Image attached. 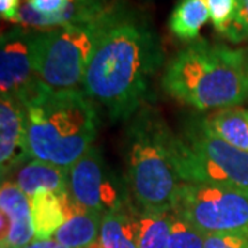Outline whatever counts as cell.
Segmentation results:
<instances>
[{
	"instance_id": "cell-1",
	"label": "cell",
	"mask_w": 248,
	"mask_h": 248,
	"mask_svg": "<svg viewBox=\"0 0 248 248\" xmlns=\"http://www.w3.org/2000/svg\"><path fill=\"white\" fill-rule=\"evenodd\" d=\"M163 61V47L149 21L119 0L101 18L81 90L113 122H128L145 105Z\"/></svg>"
},
{
	"instance_id": "cell-2",
	"label": "cell",
	"mask_w": 248,
	"mask_h": 248,
	"mask_svg": "<svg viewBox=\"0 0 248 248\" xmlns=\"http://www.w3.org/2000/svg\"><path fill=\"white\" fill-rule=\"evenodd\" d=\"M18 101L24 109L31 159L71 169L93 146L99 119L81 89L54 90L37 80Z\"/></svg>"
},
{
	"instance_id": "cell-3",
	"label": "cell",
	"mask_w": 248,
	"mask_h": 248,
	"mask_svg": "<svg viewBox=\"0 0 248 248\" xmlns=\"http://www.w3.org/2000/svg\"><path fill=\"white\" fill-rule=\"evenodd\" d=\"M161 86L169 95L197 110L239 107L248 101L246 50L197 39L170 60Z\"/></svg>"
},
{
	"instance_id": "cell-4",
	"label": "cell",
	"mask_w": 248,
	"mask_h": 248,
	"mask_svg": "<svg viewBox=\"0 0 248 248\" xmlns=\"http://www.w3.org/2000/svg\"><path fill=\"white\" fill-rule=\"evenodd\" d=\"M125 135L127 184L138 210L170 213L182 181L172 156V135L157 110L143 105Z\"/></svg>"
},
{
	"instance_id": "cell-5",
	"label": "cell",
	"mask_w": 248,
	"mask_h": 248,
	"mask_svg": "<svg viewBox=\"0 0 248 248\" xmlns=\"http://www.w3.org/2000/svg\"><path fill=\"white\" fill-rule=\"evenodd\" d=\"M172 156L182 184L237 187L248 192V152L223 141L203 119L172 135Z\"/></svg>"
},
{
	"instance_id": "cell-6",
	"label": "cell",
	"mask_w": 248,
	"mask_h": 248,
	"mask_svg": "<svg viewBox=\"0 0 248 248\" xmlns=\"http://www.w3.org/2000/svg\"><path fill=\"white\" fill-rule=\"evenodd\" d=\"M101 18L89 24L37 29L33 66L39 81L54 90L81 87L97 46Z\"/></svg>"
},
{
	"instance_id": "cell-7",
	"label": "cell",
	"mask_w": 248,
	"mask_h": 248,
	"mask_svg": "<svg viewBox=\"0 0 248 248\" xmlns=\"http://www.w3.org/2000/svg\"><path fill=\"white\" fill-rule=\"evenodd\" d=\"M172 213L205 236L248 231V192L231 186L182 184Z\"/></svg>"
},
{
	"instance_id": "cell-8",
	"label": "cell",
	"mask_w": 248,
	"mask_h": 248,
	"mask_svg": "<svg viewBox=\"0 0 248 248\" xmlns=\"http://www.w3.org/2000/svg\"><path fill=\"white\" fill-rule=\"evenodd\" d=\"M128 193L95 146H91L69 169V195L83 210L104 217L130 203Z\"/></svg>"
},
{
	"instance_id": "cell-9",
	"label": "cell",
	"mask_w": 248,
	"mask_h": 248,
	"mask_svg": "<svg viewBox=\"0 0 248 248\" xmlns=\"http://www.w3.org/2000/svg\"><path fill=\"white\" fill-rule=\"evenodd\" d=\"M37 29L18 27L0 39V93L19 99L36 81L33 42Z\"/></svg>"
},
{
	"instance_id": "cell-10",
	"label": "cell",
	"mask_w": 248,
	"mask_h": 248,
	"mask_svg": "<svg viewBox=\"0 0 248 248\" xmlns=\"http://www.w3.org/2000/svg\"><path fill=\"white\" fill-rule=\"evenodd\" d=\"M0 211L1 247L24 248L35 240L31 199L9 179L1 182Z\"/></svg>"
},
{
	"instance_id": "cell-11",
	"label": "cell",
	"mask_w": 248,
	"mask_h": 248,
	"mask_svg": "<svg viewBox=\"0 0 248 248\" xmlns=\"http://www.w3.org/2000/svg\"><path fill=\"white\" fill-rule=\"evenodd\" d=\"M31 159L27 143V127L21 102L9 95L0 99V167L1 178Z\"/></svg>"
},
{
	"instance_id": "cell-12",
	"label": "cell",
	"mask_w": 248,
	"mask_h": 248,
	"mask_svg": "<svg viewBox=\"0 0 248 248\" xmlns=\"http://www.w3.org/2000/svg\"><path fill=\"white\" fill-rule=\"evenodd\" d=\"M69 192L43 190L31 199L35 240H51L73 208Z\"/></svg>"
},
{
	"instance_id": "cell-13",
	"label": "cell",
	"mask_w": 248,
	"mask_h": 248,
	"mask_svg": "<svg viewBox=\"0 0 248 248\" xmlns=\"http://www.w3.org/2000/svg\"><path fill=\"white\" fill-rule=\"evenodd\" d=\"M13 182L29 199L43 190L69 192V169H62L42 160H32L16 171Z\"/></svg>"
},
{
	"instance_id": "cell-14",
	"label": "cell",
	"mask_w": 248,
	"mask_h": 248,
	"mask_svg": "<svg viewBox=\"0 0 248 248\" xmlns=\"http://www.w3.org/2000/svg\"><path fill=\"white\" fill-rule=\"evenodd\" d=\"M138 213L130 202L105 214L95 248H138Z\"/></svg>"
},
{
	"instance_id": "cell-15",
	"label": "cell",
	"mask_w": 248,
	"mask_h": 248,
	"mask_svg": "<svg viewBox=\"0 0 248 248\" xmlns=\"http://www.w3.org/2000/svg\"><path fill=\"white\" fill-rule=\"evenodd\" d=\"M102 215L73 205L68 219L53 236L54 241L68 248H95L99 239Z\"/></svg>"
},
{
	"instance_id": "cell-16",
	"label": "cell",
	"mask_w": 248,
	"mask_h": 248,
	"mask_svg": "<svg viewBox=\"0 0 248 248\" xmlns=\"http://www.w3.org/2000/svg\"><path fill=\"white\" fill-rule=\"evenodd\" d=\"M207 125L223 141L248 152V109L240 107L218 109L204 117Z\"/></svg>"
},
{
	"instance_id": "cell-17",
	"label": "cell",
	"mask_w": 248,
	"mask_h": 248,
	"mask_svg": "<svg viewBox=\"0 0 248 248\" xmlns=\"http://www.w3.org/2000/svg\"><path fill=\"white\" fill-rule=\"evenodd\" d=\"M208 18L207 0H178L170 16L169 29L179 40L195 42Z\"/></svg>"
},
{
	"instance_id": "cell-18",
	"label": "cell",
	"mask_w": 248,
	"mask_h": 248,
	"mask_svg": "<svg viewBox=\"0 0 248 248\" xmlns=\"http://www.w3.org/2000/svg\"><path fill=\"white\" fill-rule=\"evenodd\" d=\"M170 213L141 211L138 213V248H169L171 234Z\"/></svg>"
},
{
	"instance_id": "cell-19",
	"label": "cell",
	"mask_w": 248,
	"mask_h": 248,
	"mask_svg": "<svg viewBox=\"0 0 248 248\" xmlns=\"http://www.w3.org/2000/svg\"><path fill=\"white\" fill-rule=\"evenodd\" d=\"M205 234L172 213L169 248H204Z\"/></svg>"
},
{
	"instance_id": "cell-20",
	"label": "cell",
	"mask_w": 248,
	"mask_h": 248,
	"mask_svg": "<svg viewBox=\"0 0 248 248\" xmlns=\"http://www.w3.org/2000/svg\"><path fill=\"white\" fill-rule=\"evenodd\" d=\"M210 19L214 29L223 35L237 14V0H207Z\"/></svg>"
},
{
	"instance_id": "cell-21",
	"label": "cell",
	"mask_w": 248,
	"mask_h": 248,
	"mask_svg": "<svg viewBox=\"0 0 248 248\" xmlns=\"http://www.w3.org/2000/svg\"><path fill=\"white\" fill-rule=\"evenodd\" d=\"M237 14L222 35L232 43H243L248 40V0H237Z\"/></svg>"
},
{
	"instance_id": "cell-22",
	"label": "cell",
	"mask_w": 248,
	"mask_h": 248,
	"mask_svg": "<svg viewBox=\"0 0 248 248\" xmlns=\"http://www.w3.org/2000/svg\"><path fill=\"white\" fill-rule=\"evenodd\" d=\"M204 248H248V231L207 234Z\"/></svg>"
},
{
	"instance_id": "cell-23",
	"label": "cell",
	"mask_w": 248,
	"mask_h": 248,
	"mask_svg": "<svg viewBox=\"0 0 248 248\" xmlns=\"http://www.w3.org/2000/svg\"><path fill=\"white\" fill-rule=\"evenodd\" d=\"M21 0H0V16L4 21H10L18 24L19 10H21Z\"/></svg>"
},
{
	"instance_id": "cell-24",
	"label": "cell",
	"mask_w": 248,
	"mask_h": 248,
	"mask_svg": "<svg viewBox=\"0 0 248 248\" xmlns=\"http://www.w3.org/2000/svg\"><path fill=\"white\" fill-rule=\"evenodd\" d=\"M24 248H68L62 246L60 243L54 241V240H33L31 244H28Z\"/></svg>"
},
{
	"instance_id": "cell-25",
	"label": "cell",
	"mask_w": 248,
	"mask_h": 248,
	"mask_svg": "<svg viewBox=\"0 0 248 248\" xmlns=\"http://www.w3.org/2000/svg\"><path fill=\"white\" fill-rule=\"evenodd\" d=\"M246 50V57H247V62H248V47L247 48H244Z\"/></svg>"
}]
</instances>
